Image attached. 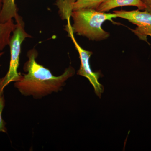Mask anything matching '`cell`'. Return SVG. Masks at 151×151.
Segmentation results:
<instances>
[{"mask_svg": "<svg viewBox=\"0 0 151 151\" xmlns=\"http://www.w3.org/2000/svg\"><path fill=\"white\" fill-rule=\"evenodd\" d=\"M37 55L35 48L28 52V60L23 68L27 73L24 74L19 81L15 82L14 86L24 96L39 99L60 91L65 81L74 75L75 71L70 66L61 75L55 76L48 68L37 62Z\"/></svg>", "mask_w": 151, "mask_h": 151, "instance_id": "1", "label": "cell"}, {"mask_svg": "<svg viewBox=\"0 0 151 151\" xmlns=\"http://www.w3.org/2000/svg\"><path fill=\"white\" fill-rule=\"evenodd\" d=\"M70 17L73 21L71 29L73 33L95 41H100L109 37L110 33L102 28V24L106 21L114 23L113 19L117 18L115 14L99 12L92 9L73 11Z\"/></svg>", "mask_w": 151, "mask_h": 151, "instance_id": "2", "label": "cell"}, {"mask_svg": "<svg viewBox=\"0 0 151 151\" xmlns=\"http://www.w3.org/2000/svg\"><path fill=\"white\" fill-rule=\"evenodd\" d=\"M17 27L11 36L9 45L10 49V61L7 73L0 78V96L3 94L4 89L11 82L19 81L22 75L18 72L19 65L20 55L22 43L27 38L32 37L26 32L24 23L22 18L19 17L15 21Z\"/></svg>", "mask_w": 151, "mask_h": 151, "instance_id": "3", "label": "cell"}, {"mask_svg": "<svg viewBox=\"0 0 151 151\" xmlns=\"http://www.w3.org/2000/svg\"><path fill=\"white\" fill-rule=\"evenodd\" d=\"M65 29L68 33V36L72 40L76 49L79 54L81 65L79 70L77 71V74L87 78L93 86L95 94L98 97L101 98V94L104 92V87L98 81L100 76V72H93L90 67L89 59L92 55V52L84 49L78 44L74 37V33L71 29L70 21H67Z\"/></svg>", "mask_w": 151, "mask_h": 151, "instance_id": "4", "label": "cell"}, {"mask_svg": "<svg viewBox=\"0 0 151 151\" xmlns=\"http://www.w3.org/2000/svg\"><path fill=\"white\" fill-rule=\"evenodd\" d=\"M117 17L125 19L130 22L136 25L135 29H130L132 32L141 40L144 41L150 44L147 41V36L151 37V13L146 10L141 11L136 10L115 11Z\"/></svg>", "mask_w": 151, "mask_h": 151, "instance_id": "5", "label": "cell"}, {"mask_svg": "<svg viewBox=\"0 0 151 151\" xmlns=\"http://www.w3.org/2000/svg\"><path fill=\"white\" fill-rule=\"evenodd\" d=\"M107 0H56L55 5L59 9L60 15L63 19H70L73 11L81 9H97Z\"/></svg>", "mask_w": 151, "mask_h": 151, "instance_id": "6", "label": "cell"}, {"mask_svg": "<svg viewBox=\"0 0 151 151\" xmlns=\"http://www.w3.org/2000/svg\"><path fill=\"white\" fill-rule=\"evenodd\" d=\"M125 6L137 7L140 10H143L146 9L145 6L141 0H107L100 5L96 10L99 12H106L113 9Z\"/></svg>", "mask_w": 151, "mask_h": 151, "instance_id": "7", "label": "cell"}, {"mask_svg": "<svg viewBox=\"0 0 151 151\" xmlns=\"http://www.w3.org/2000/svg\"><path fill=\"white\" fill-rule=\"evenodd\" d=\"M2 6V2L0 0V12ZM17 27L13 19L5 23L0 22V52L6 47L9 45L11 36Z\"/></svg>", "mask_w": 151, "mask_h": 151, "instance_id": "8", "label": "cell"}, {"mask_svg": "<svg viewBox=\"0 0 151 151\" xmlns=\"http://www.w3.org/2000/svg\"><path fill=\"white\" fill-rule=\"evenodd\" d=\"M19 16L18 14L15 0H3L0 12V22L5 23L13 19L16 21Z\"/></svg>", "mask_w": 151, "mask_h": 151, "instance_id": "9", "label": "cell"}, {"mask_svg": "<svg viewBox=\"0 0 151 151\" xmlns=\"http://www.w3.org/2000/svg\"><path fill=\"white\" fill-rule=\"evenodd\" d=\"M4 97V94L0 96V132L7 133V129L6 127V123L2 117V113L5 106Z\"/></svg>", "mask_w": 151, "mask_h": 151, "instance_id": "10", "label": "cell"}, {"mask_svg": "<svg viewBox=\"0 0 151 151\" xmlns=\"http://www.w3.org/2000/svg\"><path fill=\"white\" fill-rule=\"evenodd\" d=\"M146 6V10L151 13V0H141Z\"/></svg>", "mask_w": 151, "mask_h": 151, "instance_id": "11", "label": "cell"}, {"mask_svg": "<svg viewBox=\"0 0 151 151\" xmlns=\"http://www.w3.org/2000/svg\"><path fill=\"white\" fill-rule=\"evenodd\" d=\"M3 54H4V52H0V57Z\"/></svg>", "mask_w": 151, "mask_h": 151, "instance_id": "12", "label": "cell"}, {"mask_svg": "<svg viewBox=\"0 0 151 151\" xmlns=\"http://www.w3.org/2000/svg\"><path fill=\"white\" fill-rule=\"evenodd\" d=\"M1 1L2 2L3 1V0H1Z\"/></svg>", "mask_w": 151, "mask_h": 151, "instance_id": "13", "label": "cell"}]
</instances>
